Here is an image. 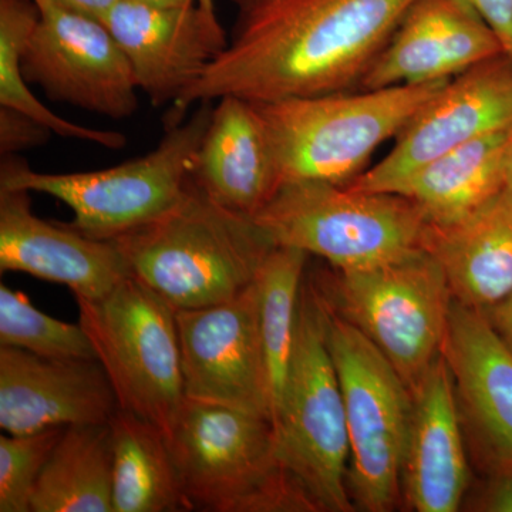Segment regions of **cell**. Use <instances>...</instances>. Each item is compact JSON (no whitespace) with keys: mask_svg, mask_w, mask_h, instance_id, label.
<instances>
[{"mask_svg":"<svg viewBox=\"0 0 512 512\" xmlns=\"http://www.w3.org/2000/svg\"><path fill=\"white\" fill-rule=\"evenodd\" d=\"M416 0H269L239 13L224 53L173 104L252 103L359 87Z\"/></svg>","mask_w":512,"mask_h":512,"instance_id":"6da1fadb","label":"cell"},{"mask_svg":"<svg viewBox=\"0 0 512 512\" xmlns=\"http://www.w3.org/2000/svg\"><path fill=\"white\" fill-rule=\"evenodd\" d=\"M113 241L131 274L177 311L234 298L275 248L252 218L225 210L194 181L173 210Z\"/></svg>","mask_w":512,"mask_h":512,"instance_id":"7a4b0ae2","label":"cell"},{"mask_svg":"<svg viewBox=\"0 0 512 512\" xmlns=\"http://www.w3.org/2000/svg\"><path fill=\"white\" fill-rule=\"evenodd\" d=\"M446 82L254 103L274 154L279 187L296 181L352 183L377 148L399 136Z\"/></svg>","mask_w":512,"mask_h":512,"instance_id":"3957f363","label":"cell"},{"mask_svg":"<svg viewBox=\"0 0 512 512\" xmlns=\"http://www.w3.org/2000/svg\"><path fill=\"white\" fill-rule=\"evenodd\" d=\"M165 436L192 511L315 512L278 456L272 420L185 399Z\"/></svg>","mask_w":512,"mask_h":512,"instance_id":"277c9868","label":"cell"},{"mask_svg":"<svg viewBox=\"0 0 512 512\" xmlns=\"http://www.w3.org/2000/svg\"><path fill=\"white\" fill-rule=\"evenodd\" d=\"M212 113L200 103L190 119L175 121L146 156L106 170L47 174L16 156L3 158L0 187L42 192L73 211L70 228L94 239H113L163 217L183 200Z\"/></svg>","mask_w":512,"mask_h":512,"instance_id":"5b68a950","label":"cell"},{"mask_svg":"<svg viewBox=\"0 0 512 512\" xmlns=\"http://www.w3.org/2000/svg\"><path fill=\"white\" fill-rule=\"evenodd\" d=\"M278 456L315 512H349V434L326 339L325 302L311 284L299 299L295 349L274 417Z\"/></svg>","mask_w":512,"mask_h":512,"instance_id":"8992f818","label":"cell"},{"mask_svg":"<svg viewBox=\"0 0 512 512\" xmlns=\"http://www.w3.org/2000/svg\"><path fill=\"white\" fill-rule=\"evenodd\" d=\"M252 220L275 247L319 256L335 271L402 258L421 248L427 225L416 204L403 195L326 181L281 185Z\"/></svg>","mask_w":512,"mask_h":512,"instance_id":"52a82bcc","label":"cell"},{"mask_svg":"<svg viewBox=\"0 0 512 512\" xmlns=\"http://www.w3.org/2000/svg\"><path fill=\"white\" fill-rule=\"evenodd\" d=\"M322 298L348 424L350 498L363 511H392L402 490L412 392L383 353Z\"/></svg>","mask_w":512,"mask_h":512,"instance_id":"ba28073f","label":"cell"},{"mask_svg":"<svg viewBox=\"0 0 512 512\" xmlns=\"http://www.w3.org/2000/svg\"><path fill=\"white\" fill-rule=\"evenodd\" d=\"M74 298L120 409L167 434L185 402L177 309L134 275L97 301Z\"/></svg>","mask_w":512,"mask_h":512,"instance_id":"9c48e42d","label":"cell"},{"mask_svg":"<svg viewBox=\"0 0 512 512\" xmlns=\"http://www.w3.org/2000/svg\"><path fill=\"white\" fill-rule=\"evenodd\" d=\"M330 308L359 329L409 387L441 356L453 295L439 262L419 248L387 264L336 271Z\"/></svg>","mask_w":512,"mask_h":512,"instance_id":"30bf717a","label":"cell"},{"mask_svg":"<svg viewBox=\"0 0 512 512\" xmlns=\"http://www.w3.org/2000/svg\"><path fill=\"white\" fill-rule=\"evenodd\" d=\"M39 19L22 56L26 82L47 97L113 120L138 109V84L126 53L103 20L55 0H33Z\"/></svg>","mask_w":512,"mask_h":512,"instance_id":"8fae6325","label":"cell"},{"mask_svg":"<svg viewBox=\"0 0 512 512\" xmlns=\"http://www.w3.org/2000/svg\"><path fill=\"white\" fill-rule=\"evenodd\" d=\"M185 399L272 420L256 282L207 308L177 311Z\"/></svg>","mask_w":512,"mask_h":512,"instance_id":"7c38bea8","label":"cell"},{"mask_svg":"<svg viewBox=\"0 0 512 512\" xmlns=\"http://www.w3.org/2000/svg\"><path fill=\"white\" fill-rule=\"evenodd\" d=\"M512 127V59L498 55L448 80L394 138V146L349 187L393 192L450 151Z\"/></svg>","mask_w":512,"mask_h":512,"instance_id":"4fadbf2b","label":"cell"},{"mask_svg":"<svg viewBox=\"0 0 512 512\" xmlns=\"http://www.w3.org/2000/svg\"><path fill=\"white\" fill-rule=\"evenodd\" d=\"M104 23L126 53L138 89L156 107L175 103L229 45L217 13L200 5L119 0Z\"/></svg>","mask_w":512,"mask_h":512,"instance_id":"5bb4252c","label":"cell"},{"mask_svg":"<svg viewBox=\"0 0 512 512\" xmlns=\"http://www.w3.org/2000/svg\"><path fill=\"white\" fill-rule=\"evenodd\" d=\"M120 409L99 360H60L0 346V427L12 436L109 423Z\"/></svg>","mask_w":512,"mask_h":512,"instance_id":"9a60e30c","label":"cell"},{"mask_svg":"<svg viewBox=\"0 0 512 512\" xmlns=\"http://www.w3.org/2000/svg\"><path fill=\"white\" fill-rule=\"evenodd\" d=\"M0 271L66 285L90 301L109 295L131 269L114 241L94 239L32 211L30 192L0 187Z\"/></svg>","mask_w":512,"mask_h":512,"instance_id":"2e32d148","label":"cell"},{"mask_svg":"<svg viewBox=\"0 0 512 512\" xmlns=\"http://www.w3.org/2000/svg\"><path fill=\"white\" fill-rule=\"evenodd\" d=\"M503 53L467 0H416L357 89L446 82Z\"/></svg>","mask_w":512,"mask_h":512,"instance_id":"e0dca14e","label":"cell"},{"mask_svg":"<svg viewBox=\"0 0 512 512\" xmlns=\"http://www.w3.org/2000/svg\"><path fill=\"white\" fill-rule=\"evenodd\" d=\"M441 355L453 376L458 404L485 453L512 471V352L478 309L456 301Z\"/></svg>","mask_w":512,"mask_h":512,"instance_id":"ac0fdd59","label":"cell"},{"mask_svg":"<svg viewBox=\"0 0 512 512\" xmlns=\"http://www.w3.org/2000/svg\"><path fill=\"white\" fill-rule=\"evenodd\" d=\"M404 460L407 503L417 512H456L468 485L456 386L441 355L412 390Z\"/></svg>","mask_w":512,"mask_h":512,"instance_id":"d6986e66","label":"cell"},{"mask_svg":"<svg viewBox=\"0 0 512 512\" xmlns=\"http://www.w3.org/2000/svg\"><path fill=\"white\" fill-rule=\"evenodd\" d=\"M217 101L192 181L225 210L254 218L279 190L268 134L252 101L237 96Z\"/></svg>","mask_w":512,"mask_h":512,"instance_id":"ffe728a7","label":"cell"},{"mask_svg":"<svg viewBox=\"0 0 512 512\" xmlns=\"http://www.w3.org/2000/svg\"><path fill=\"white\" fill-rule=\"evenodd\" d=\"M421 248L443 268L454 301L487 311L512 291V194L501 190L448 224H427Z\"/></svg>","mask_w":512,"mask_h":512,"instance_id":"44dd1931","label":"cell"},{"mask_svg":"<svg viewBox=\"0 0 512 512\" xmlns=\"http://www.w3.org/2000/svg\"><path fill=\"white\" fill-rule=\"evenodd\" d=\"M511 128L430 161L404 178L392 194L416 204L427 224L463 218L504 190L505 148Z\"/></svg>","mask_w":512,"mask_h":512,"instance_id":"7402d4cb","label":"cell"},{"mask_svg":"<svg viewBox=\"0 0 512 512\" xmlns=\"http://www.w3.org/2000/svg\"><path fill=\"white\" fill-rule=\"evenodd\" d=\"M109 424L114 512L192 511L164 430L124 409Z\"/></svg>","mask_w":512,"mask_h":512,"instance_id":"603a6c76","label":"cell"},{"mask_svg":"<svg viewBox=\"0 0 512 512\" xmlns=\"http://www.w3.org/2000/svg\"><path fill=\"white\" fill-rule=\"evenodd\" d=\"M30 512H114L109 423L64 429L37 478Z\"/></svg>","mask_w":512,"mask_h":512,"instance_id":"cb8c5ba5","label":"cell"},{"mask_svg":"<svg viewBox=\"0 0 512 512\" xmlns=\"http://www.w3.org/2000/svg\"><path fill=\"white\" fill-rule=\"evenodd\" d=\"M308 256L299 249L275 247L262 262L255 278L271 389L272 423L284 396L295 349L299 299Z\"/></svg>","mask_w":512,"mask_h":512,"instance_id":"d4e9b609","label":"cell"},{"mask_svg":"<svg viewBox=\"0 0 512 512\" xmlns=\"http://www.w3.org/2000/svg\"><path fill=\"white\" fill-rule=\"evenodd\" d=\"M37 19L39 9L33 0H0V106L18 110L46 124L60 137L89 141L110 150L126 146L124 134L84 127L63 119L30 92L23 76L22 56Z\"/></svg>","mask_w":512,"mask_h":512,"instance_id":"484cf974","label":"cell"},{"mask_svg":"<svg viewBox=\"0 0 512 512\" xmlns=\"http://www.w3.org/2000/svg\"><path fill=\"white\" fill-rule=\"evenodd\" d=\"M0 346L60 360H97L86 330L37 311L23 293L0 285Z\"/></svg>","mask_w":512,"mask_h":512,"instance_id":"4316f807","label":"cell"},{"mask_svg":"<svg viewBox=\"0 0 512 512\" xmlns=\"http://www.w3.org/2000/svg\"><path fill=\"white\" fill-rule=\"evenodd\" d=\"M63 427L0 437V512H30L33 490Z\"/></svg>","mask_w":512,"mask_h":512,"instance_id":"83f0119b","label":"cell"},{"mask_svg":"<svg viewBox=\"0 0 512 512\" xmlns=\"http://www.w3.org/2000/svg\"><path fill=\"white\" fill-rule=\"evenodd\" d=\"M52 134L55 133L46 124L18 110L0 106V153L3 157L42 146Z\"/></svg>","mask_w":512,"mask_h":512,"instance_id":"f1b7e54d","label":"cell"},{"mask_svg":"<svg viewBox=\"0 0 512 512\" xmlns=\"http://www.w3.org/2000/svg\"><path fill=\"white\" fill-rule=\"evenodd\" d=\"M512 59V0H467Z\"/></svg>","mask_w":512,"mask_h":512,"instance_id":"f546056e","label":"cell"},{"mask_svg":"<svg viewBox=\"0 0 512 512\" xmlns=\"http://www.w3.org/2000/svg\"><path fill=\"white\" fill-rule=\"evenodd\" d=\"M480 510L512 512V471H500L485 488Z\"/></svg>","mask_w":512,"mask_h":512,"instance_id":"4dcf8cb0","label":"cell"},{"mask_svg":"<svg viewBox=\"0 0 512 512\" xmlns=\"http://www.w3.org/2000/svg\"><path fill=\"white\" fill-rule=\"evenodd\" d=\"M504 345L512 352V291L494 306L483 311Z\"/></svg>","mask_w":512,"mask_h":512,"instance_id":"1f68e13d","label":"cell"},{"mask_svg":"<svg viewBox=\"0 0 512 512\" xmlns=\"http://www.w3.org/2000/svg\"><path fill=\"white\" fill-rule=\"evenodd\" d=\"M55 2L64 8L74 10V12L101 20L117 5L119 0H55Z\"/></svg>","mask_w":512,"mask_h":512,"instance_id":"d6a6232c","label":"cell"},{"mask_svg":"<svg viewBox=\"0 0 512 512\" xmlns=\"http://www.w3.org/2000/svg\"><path fill=\"white\" fill-rule=\"evenodd\" d=\"M504 188L512 194V128L504 158Z\"/></svg>","mask_w":512,"mask_h":512,"instance_id":"836d02e7","label":"cell"},{"mask_svg":"<svg viewBox=\"0 0 512 512\" xmlns=\"http://www.w3.org/2000/svg\"><path fill=\"white\" fill-rule=\"evenodd\" d=\"M137 2L154 6H188L194 5V3H197V0H137Z\"/></svg>","mask_w":512,"mask_h":512,"instance_id":"e575fe53","label":"cell"},{"mask_svg":"<svg viewBox=\"0 0 512 512\" xmlns=\"http://www.w3.org/2000/svg\"><path fill=\"white\" fill-rule=\"evenodd\" d=\"M231 2L237 6L239 13H242L254 9L262 3L269 2V0H231Z\"/></svg>","mask_w":512,"mask_h":512,"instance_id":"d590c367","label":"cell"},{"mask_svg":"<svg viewBox=\"0 0 512 512\" xmlns=\"http://www.w3.org/2000/svg\"><path fill=\"white\" fill-rule=\"evenodd\" d=\"M197 5H200L202 9L215 12L214 0H197Z\"/></svg>","mask_w":512,"mask_h":512,"instance_id":"8d00e7d4","label":"cell"}]
</instances>
